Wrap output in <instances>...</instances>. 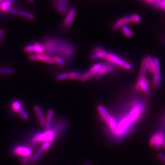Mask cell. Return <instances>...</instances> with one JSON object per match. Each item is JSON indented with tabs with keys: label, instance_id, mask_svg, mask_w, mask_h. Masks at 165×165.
<instances>
[{
	"label": "cell",
	"instance_id": "obj_1",
	"mask_svg": "<svg viewBox=\"0 0 165 165\" xmlns=\"http://www.w3.org/2000/svg\"><path fill=\"white\" fill-rule=\"evenodd\" d=\"M107 59L110 62L116 64L127 70H132L134 69L133 65H131V64L121 59L118 55H115L113 53H109Z\"/></svg>",
	"mask_w": 165,
	"mask_h": 165
},
{
	"label": "cell",
	"instance_id": "obj_2",
	"mask_svg": "<svg viewBox=\"0 0 165 165\" xmlns=\"http://www.w3.org/2000/svg\"><path fill=\"white\" fill-rule=\"evenodd\" d=\"M53 5L59 13L63 15L68 13L69 8L68 0H53Z\"/></svg>",
	"mask_w": 165,
	"mask_h": 165
},
{
	"label": "cell",
	"instance_id": "obj_3",
	"mask_svg": "<svg viewBox=\"0 0 165 165\" xmlns=\"http://www.w3.org/2000/svg\"><path fill=\"white\" fill-rule=\"evenodd\" d=\"M148 67L146 59H144L142 61V65H141V69H140V76L138 77V79L137 81V83L136 84L135 89L136 90H140V86L143 81L145 79V75L148 71Z\"/></svg>",
	"mask_w": 165,
	"mask_h": 165
},
{
	"label": "cell",
	"instance_id": "obj_4",
	"mask_svg": "<svg viewBox=\"0 0 165 165\" xmlns=\"http://www.w3.org/2000/svg\"><path fill=\"white\" fill-rule=\"evenodd\" d=\"M76 13V9L75 8H72L69 10L68 14L65 18L63 23L62 26L64 29H69L70 27V26L71 25L74 18L75 17Z\"/></svg>",
	"mask_w": 165,
	"mask_h": 165
},
{
	"label": "cell",
	"instance_id": "obj_5",
	"mask_svg": "<svg viewBox=\"0 0 165 165\" xmlns=\"http://www.w3.org/2000/svg\"><path fill=\"white\" fill-rule=\"evenodd\" d=\"M13 153L17 156L23 157H29L32 156V151L31 148L25 146H18L15 148Z\"/></svg>",
	"mask_w": 165,
	"mask_h": 165
},
{
	"label": "cell",
	"instance_id": "obj_6",
	"mask_svg": "<svg viewBox=\"0 0 165 165\" xmlns=\"http://www.w3.org/2000/svg\"><path fill=\"white\" fill-rule=\"evenodd\" d=\"M55 135L54 134V132L53 131H47L40 135L35 136L33 139L34 142H43V141H48L51 140L53 141L54 140V138Z\"/></svg>",
	"mask_w": 165,
	"mask_h": 165
},
{
	"label": "cell",
	"instance_id": "obj_7",
	"mask_svg": "<svg viewBox=\"0 0 165 165\" xmlns=\"http://www.w3.org/2000/svg\"><path fill=\"white\" fill-rule=\"evenodd\" d=\"M102 64L100 63L96 64L93 65L88 72H86L84 75H82L81 81H86L92 76H93L94 74L99 72L102 68Z\"/></svg>",
	"mask_w": 165,
	"mask_h": 165
},
{
	"label": "cell",
	"instance_id": "obj_8",
	"mask_svg": "<svg viewBox=\"0 0 165 165\" xmlns=\"http://www.w3.org/2000/svg\"><path fill=\"white\" fill-rule=\"evenodd\" d=\"M108 54L101 47H97L94 49V54L91 56V59H96L99 58L107 59Z\"/></svg>",
	"mask_w": 165,
	"mask_h": 165
},
{
	"label": "cell",
	"instance_id": "obj_9",
	"mask_svg": "<svg viewBox=\"0 0 165 165\" xmlns=\"http://www.w3.org/2000/svg\"><path fill=\"white\" fill-rule=\"evenodd\" d=\"M132 23L131 20V16H127L125 17H122L119 21H116L114 25L113 26V28L114 30H118L122 26L126 25L127 24H130Z\"/></svg>",
	"mask_w": 165,
	"mask_h": 165
},
{
	"label": "cell",
	"instance_id": "obj_10",
	"mask_svg": "<svg viewBox=\"0 0 165 165\" xmlns=\"http://www.w3.org/2000/svg\"><path fill=\"white\" fill-rule=\"evenodd\" d=\"M98 109L99 112L100 119H102V121H106L107 123H108L112 118V117L110 116V113L106 110V108L102 105H100L98 106Z\"/></svg>",
	"mask_w": 165,
	"mask_h": 165
},
{
	"label": "cell",
	"instance_id": "obj_11",
	"mask_svg": "<svg viewBox=\"0 0 165 165\" xmlns=\"http://www.w3.org/2000/svg\"><path fill=\"white\" fill-rule=\"evenodd\" d=\"M162 81V76L161 72L153 73L152 77V86L153 88L157 89L160 86Z\"/></svg>",
	"mask_w": 165,
	"mask_h": 165
},
{
	"label": "cell",
	"instance_id": "obj_12",
	"mask_svg": "<svg viewBox=\"0 0 165 165\" xmlns=\"http://www.w3.org/2000/svg\"><path fill=\"white\" fill-rule=\"evenodd\" d=\"M131 122H132L131 121V119H130L129 116L127 117L126 118L123 119L119 124V134H120L121 132L124 131L127 128L130 126Z\"/></svg>",
	"mask_w": 165,
	"mask_h": 165
},
{
	"label": "cell",
	"instance_id": "obj_13",
	"mask_svg": "<svg viewBox=\"0 0 165 165\" xmlns=\"http://www.w3.org/2000/svg\"><path fill=\"white\" fill-rule=\"evenodd\" d=\"M34 110L35 112L36 113V114L38 116L39 122L41 124V126H44L45 125L46 123V120L44 118V116L42 113V110L41 108L39 106L37 105L34 107Z\"/></svg>",
	"mask_w": 165,
	"mask_h": 165
},
{
	"label": "cell",
	"instance_id": "obj_14",
	"mask_svg": "<svg viewBox=\"0 0 165 165\" xmlns=\"http://www.w3.org/2000/svg\"><path fill=\"white\" fill-rule=\"evenodd\" d=\"M107 124L110 126L112 132L114 135L119 134V126L118 125L116 120L114 118L112 117V118L110 119V121L107 123Z\"/></svg>",
	"mask_w": 165,
	"mask_h": 165
},
{
	"label": "cell",
	"instance_id": "obj_15",
	"mask_svg": "<svg viewBox=\"0 0 165 165\" xmlns=\"http://www.w3.org/2000/svg\"><path fill=\"white\" fill-rule=\"evenodd\" d=\"M13 3V0H5L0 4V10L2 12H7V10Z\"/></svg>",
	"mask_w": 165,
	"mask_h": 165
},
{
	"label": "cell",
	"instance_id": "obj_16",
	"mask_svg": "<svg viewBox=\"0 0 165 165\" xmlns=\"http://www.w3.org/2000/svg\"><path fill=\"white\" fill-rule=\"evenodd\" d=\"M165 139V130L160 131V135L157 140V142L155 145V148L159 149L162 147V145L163 144V142Z\"/></svg>",
	"mask_w": 165,
	"mask_h": 165
},
{
	"label": "cell",
	"instance_id": "obj_17",
	"mask_svg": "<svg viewBox=\"0 0 165 165\" xmlns=\"http://www.w3.org/2000/svg\"><path fill=\"white\" fill-rule=\"evenodd\" d=\"M147 63L148 70L151 73L153 74V59L151 55H148L145 58Z\"/></svg>",
	"mask_w": 165,
	"mask_h": 165
},
{
	"label": "cell",
	"instance_id": "obj_18",
	"mask_svg": "<svg viewBox=\"0 0 165 165\" xmlns=\"http://www.w3.org/2000/svg\"><path fill=\"white\" fill-rule=\"evenodd\" d=\"M140 90H143L148 96L151 95V91L148 89V79L145 78L143 81L140 86Z\"/></svg>",
	"mask_w": 165,
	"mask_h": 165
},
{
	"label": "cell",
	"instance_id": "obj_19",
	"mask_svg": "<svg viewBox=\"0 0 165 165\" xmlns=\"http://www.w3.org/2000/svg\"><path fill=\"white\" fill-rule=\"evenodd\" d=\"M35 49V53L39 55H44L45 51L43 47L42 46V44L39 42H35L34 43Z\"/></svg>",
	"mask_w": 165,
	"mask_h": 165
},
{
	"label": "cell",
	"instance_id": "obj_20",
	"mask_svg": "<svg viewBox=\"0 0 165 165\" xmlns=\"http://www.w3.org/2000/svg\"><path fill=\"white\" fill-rule=\"evenodd\" d=\"M18 15L21 16V17H25L26 18H28L31 20H33L35 18V16L34 15L31 13L26 12L25 11H22V10H19Z\"/></svg>",
	"mask_w": 165,
	"mask_h": 165
},
{
	"label": "cell",
	"instance_id": "obj_21",
	"mask_svg": "<svg viewBox=\"0 0 165 165\" xmlns=\"http://www.w3.org/2000/svg\"><path fill=\"white\" fill-rule=\"evenodd\" d=\"M160 65L159 59L157 57L153 59V73L160 72Z\"/></svg>",
	"mask_w": 165,
	"mask_h": 165
},
{
	"label": "cell",
	"instance_id": "obj_22",
	"mask_svg": "<svg viewBox=\"0 0 165 165\" xmlns=\"http://www.w3.org/2000/svg\"><path fill=\"white\" fill-rule=\"evenodd\" d=\"M121 29L123 33L126 36H127V37H131L133 35L132 31L130 29H129V27L127 25L122 26L121 27Z\"/></svg>",
	"mask_w": 165,
	"mask_h": 165
},
{
	"label": "cell",
	"instance_id": "obj_23",
	"mask_svg": "<svg viewBox=\"0 0 165 165\" xmlns=\"http://www.w3.org/2000/svg\"><path fill=\"white\" fill-rule=\"evenodd\" d=\"M12 108L13 110L17 113H19L21 110H23L21 102L18 101H15L12 104Z\"/></svg>",
	"mask_w": 165,
	"mask_h": 165
},
{
	"label": "cell",
	"instance_id": "obj_24",
	"mask_svg": "<svg viewBox=\"0 0 165 165\" xmlns=\"http://www.w3.org/2000/svg\"><path fill=\"white\" fill-rule=\"evenodd\" d=\"M15 73V70L13 68L0 67V74L13 75Z\"/></svg>",
	"mask_w": 165,
	"mask_h": 165
},
{
	"label": "cell",
	"instance_id": "obj_25",
	"mask_svg": "<svg viewBox=\"0 0 165 165\" xmlns=\"http://www.w3.org/2000/svg\"><path fill=\"white\" fill-rule=\"evenodd\" d=\"M45 151L42 150V148H41L39 149L38 151L37 152V153L34 154L33 157H32L31 158V161L32 162H35L37 161L39 159V158L41 157V156L43 154V153Z\"/></svg>",
	"mask_w": 165,
	"mask_h": 165
},
{
	"label": "cell",
	"instance_id": "obj_26",
	"mask_svg": "<svg viewBox=\"0 0 165 165\" xmlns=\"http://www.w3.org/2000/svg\"><path fill=\"white\" fill-rule=\"evenodd\" d=\"M160 135V131L157 132L156 133H155L154 135H153L151 137V139H150V144L151 146H155L156 143L157 142V140L159 136Z\"/></svg>",
	"mask_w": 165,
	"mask_h": 165
},
{
	"label": "cell",
	"instance_id": "obj_27",
	"mask_svg": "<svg viewBox=\"0 0 165 165\" xmlns=\"http://www.w3.org/2000/svg\"><path fill=\"white\" fill-rule=\"evenodd\" d=\"M69 74V78L73 79H79L81 80V78L82 76V75H81L80 73L77 72H72Z\"/></svg>",
	"mask_w": 165,
	"mask_h": 165
},
{
	"label": "cell",
	"instance_id": "obj_28",
	"mask_svg": "<svg viewBox=\"0 0 165 165\" xmlns=\"http://www.w3.org/2000/svg\"><path fill=\"white\" fill-rule=\"evenodd\" d=\"M44 55H39V54H31L29 55V59L32 61H42V58Z\"/></svg>",
	"mask_w": 165,
	"mask_h": 165
},
{
	"label": "cell",
	"instance_id": "obj_29",
	"mask_svg": "<svg viewBox=\"0 0 165 165\" xmlns=\"http://www.w3.org/2000/svg\"><path fill=\"white\" fill-rule=\"evenodd\" d=\"M24 50L26 53H35V46H34V44H32V45H29L26 46L24 48Z\"/></svg>",
	"mask_w": 165,
	"mask_h": 165
},
{
	"label": "cell",
	"instance_id": "obj_30",
	"mask_svg": "<svg viewBox=\"0 0 165 165\" xmlns=\"http://www.w3.org/2000/svg\"><path fill=\"white\" fill-rule=\"evenodd\" d=\"M69 78V74L67 73L59 74V75H57V76H56V79H57V80H59V81L67 79H68Z\"/></svg>",
	"mask_w": 165,
	"mask_h": 165
},
{
	"label": "cell",
	"instance_id": "obj_31",
	"mask_svg": "<svg viewBox=\"0 0 165 165\" xmlns=\"http://www.w3.org/2000/svg\"><path fill=\"white\" fill-rule=\"evenodd\" d=\"M52 142L53 141H51V140H48V141L45 142V143L43 144L42 147L41 148H42L44 151H46L51 146Z\"/></svg>",
	"mask_w": 165,
	"mask_h": 165
},
{
	"label": "cell",
	"instance_id": "obj_32",
	"mask_svg": "<svg viewBox=\"0 0 165 165\" xmlns=\"http://www.w3.org/2000/svg\"><path fill=\"white\" fill-rule=\"evenodd\" d=\"M131 20L132 22L135 23H140L142 21V18L140 16V15H137V14H134L133 15L131 16Z\"/></svg>",
	"mask_w": 165,
	"mask_h": 165
},
{
	"label": "cell",
	"instance_id": "obj_33",
	"mask_svg": "<svg viewBox=\"0 0 165 165\" xmlns=\"http://www.w3.org/2000/svg\"><path fill=\"white\" fill-rule=\"evenodd\" d=\"M165 7V0H161L159 2L154 4V7L156 9H163Z\"/></svg>",
	"mask_w": 165,
	"mask_h": 165
},
{
	"label": "cell",
	"instance_id": "obj_34",
	"mask_svg": "<svg viewBox=\"0 0 165 165\" xmlns=\"http://www.w3.org/2000/svg\"><path fill=\"white\" fill-rule=\"evenodd\" d=\"M54 62L61 66H64L65 65V62L64 61L63 59L61 58L59 56H55L54 57Z\"/></svg>",
	"mask_w": 165,
	"mask_h": 165
},
{
	"label": "cell",
	"instance_id": "obj_35",
	"mask_svg": "<svg viewBox=\"0 0 165 165\" xmlns=\"http://www.w3.org/2000/svg\"><path fill=\"white\" fill-rule=\"evenodd\" d=\"M42 61L45 62L49 63H53L54 62V58H52V57L47 56H45V55L43 56V57L42 58Z\"/></svg>",
	"mask_w": 165,
	"mask_h": 165
},
{
	"label": "cell",
	"instance_id": "obj_36",
	"mask_svg": "<svg viewBox=\"0 0 165 165\" xmlns=\"http://www.w3.org/2000/svg\"><path fill=\"white\" fill-rule=\"evenodd\" d=\"M19 114L21 116V118H23L24 120H27L29 119V115L26 113L25 110H24L23 109L21 110V111L19 113Z\"/></svg>",
	"mask_w": 165,
	"mask_h": 165
},
{
	"label": "cell",
	"instance_id": "obj_37",
	"mask_svg": "<svg viewBox=\"0 0 165 165\" xmlns=\"http://www.w3.org/2000/svg\"><path fill=\"white\" fill-rule=\"evenodd\" d=\"M21 164L23 165H28L31 161V159L29 157H23L21 159Z\"/></svg>",
	"mask_w": 165,
	"mask_h": 165
},
{
	"label": "cell",
	"instance_id": "obj_38",
	"mask_svg": "<svg viewBox=\"0 0 165 165\" xmlns=\"http://www.w3.org/2000/svg\"><path fill=\"white\" fill-rule=\"evenodd\" d=\"M53 115H54V111L52 110H50L48 111V114L47 115V121H51L53 119Z\"/></svg>",
	"mask_w": 165,
	"mask_h": 165
},
{
	"label": "cell",
	"instance_id": "obj_39",
	"mask_svg": "<svg viewBox=\"0 0 165 165\" xmlns=\"http://www.w3.org/2000/svg\"><path fill=\"white\" fill-rule=\"evenodd\" d=\"M18 11L19 10L17 9L13 8V7H10L7 11V12L13 13V14H18Z\"/></svg>",
	"mask_w": 165,
	"mask_h": 165
},
{
	"label": "cell",
	"instance_id": "obj_40",
	"mask_svg": "<svg viewBox=\"0 0 165 165\" xmlns=\"http://www.w3.org/2000/svg\"><path fill=\"white\" fill-rule=\"evenodd\" d=\"M45 129H46V130L47 131H49L50 129H51V121H47L46 122V123H45Z\"/></svg>",
	"mask_w": 165,
	"mask_h": 165
},
{
	"label": "cell",
	"instance_id": "obj_41",
	"mask_svg": "<svg viewBox=\"0 0 165 165\" xmlns=\"http://www.w3.org/2000/svg\"><path fill=\"white\" fill-rule=\"evenodd\" d=\"M4 33H5V30L4 29H0V45H1L2 40L3 38Z\"/></svg>",
	"mask_w": 165,
	"mask_h": 165
},
{
	"label": "cell",
	"instance_id": "obj_42",
	"mask_svg": "<svg viewBox=\"0 0 165 165\" xmlns=\"http://www.w3.org/2000/svg\"><path fill=\"white\" fill-rule=\"evenodd\" d=\"M146 2H148V3H157L158 2H159V1H160L161 0H144Z\"/></svg>",
	"mask_w": 165,
	"mask_h": 165
},
{
	"label": "cell",
	"instance_id": "obj_43",
	"mask_svg": "<svg viewBox=\"0 0 165 165\" xmlns=\"http://www.w3.org/2000/svg\"><path fill=\"white\" fill-rule=\"evenodd\" d=\"M159 157L161 159L162 161H164L165 163V154L164 153H160L159 154Z\"/></svg>",
	"mask_w": 165,
	"mask_h": 165
},
{
	"label": "cell",
	"instance_id": "obj_44",
	"mask_svg": "<svg viewBox=\"0 0 165 165\" xmlns=\"http://www.w3.org/2000/svg\"><path fill=\"white\" fill-rule=\"evenodd\" d=\"M162 124H163L164 127H165V116H164V119H163V120H162Z\"/></svg>",
	"mask_w": 165,
	"mask_h": 165
},
{
	"label": "cell",
	"instance_id": "obj_45",
	"mask_svg": "<svg viewBox=\"0 0 165 165\" xmlns=\"http://www.w3.org/2000/svg\"><path fill=\"white\" fill-rule=\"evenodd\" d=\"M162 147L163 148H165V139L164 140V142H163V144H162Z\"/></svg>",
	"mask_w": 165,
	"mask_h": 165
},
{
	"label": "cell",
	"instance_id": "obj_46",
	"mask_svg": "<svg viewBox=\"0 0 165 165\" xmlns=\"http://www.w3.org/2000/svg\"><path fill=\"white\" fill-rule=\"evenodd\" d=\"M5 0H0V4H1L2 2H3Z\"/></svg>",
	"mask_w": 165,
	"mask_h": 165
},
{
	"label": "cell",
	"instance_id": "obj_47",
	"mask_svg": "<svg viewBox=\"0 0 165 165\" xmlns=\"http://www.w3.org/2000/svg\"><path fill=\"white\" fill-rule=\"evenodd\" d=\"M29 1H30V2H33V1H34V0H29Z\"/></svg>",
	"mask_w": 165,
	"mask_h": 165
},
{
	"label": "cell",
	"instance_id": "obj_48",
	"mask_svg": "<svg viewBox=\"0 0 165 165\" xmlns=\"http://www.w3.org/2000/svg\"><path fill=\"white\" fill-rule=\"evenodd\" d=\"M163 9H164V10H165V7H164V8H163Z\"/></svg>",
	"mask_w": 165,
	"mask_h": 165
},
{
	"label": "cell",
	"instance_id": "obj_49",
	"mask_svg": "<svg viewBox=\"0 0 165 165\" xmlns=\"http://www.w3.org/2000/svg\"><path fill=\"white\" fill-rule=\"evenodd\" d=\"M85 165H90L88 164H85Z\"/></svg>",
	"mask_w": 165,
	"mask_h": 165
}]
</instances>
